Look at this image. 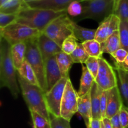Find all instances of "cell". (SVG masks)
<instances>
[{
    "label": "cell",
    "instance_id": "obj_1",
    "mask_svg": "<svg viewBox=\"0 0 128 128\" xmlns=\"http://www.w3.org/2000/svg\"><path fill=\"white\" fill-rule=\"evenodd\" d=\"M0 87L7 88L14 99L20 92L17 70L11 56V45L0 37Z\"/></svg>",
    "mask_w": 128,
    "mask_h": 128
},
{
    "label": "cell",
    "instance_id": "obj_2",
    "mask_svg": "<svg viewBox=\"0 0 128 128\" xmlns=\"http://www.w3.org/2000/svg\"><path fill=\"white\" fill-rule=\"evenodd\" d=\"M65 14H68L67 11H55L27 7L18 14L16 22L42 32L50 22Z\"/></svg>",
    "mask_w": 128,
    "mask_h": 128
},
{
    "label": "cell",
    "instance_id": "obj_3",
    "mask_svg": "<svg viewBox=\"0 0 128 128\" xmlns=\"http://www.w3.org/2000/svg\"><path fill=\"white\" fill-rule=\"evenodd\" d=\"M22 96L30 111H34L50 121V114L45 100L46 92L38 86L27 82L18 74Z\"/></svg>",
    "mask_w": 128,
    "mask_h": 128
},
{
    "label": "cell",
    "instance_id": "obj_4",
    "mask_svg": "<svg viewBox=\"0 0 128 128\" xmlns=\"http://www.w3.org/2000/svg\"><path fill=\"white\" fill-rule=\"evenodd\" d=\"M82 14L71 20L77 22L86 19H91L99 23L112 14L114 0H84L81 2Z\"/></svg>",
    "mask_w": 128,
    "mask_h": 128
},
{
    "label": "cell",
    "instance_id": "obj_5",
    "mask_svg": "<svg viewBox=\"0 0 128 128\" xmlns=\"http://www.w3.org/2000/svg\"><path fill=\"white\" fill-rule=\"evenodd\" d=\"M38 38L26 41L25 60L28 62L34 71L40 88L46 92L47 85L45 75L44 61L43 60L38 46Z\"/></svg>",
    "mask_w": 128,
    "mask_h": 128
},
{
    "label": "cell",
    "instance_id": "obj_6",
    "mask_svg": "<svg viewBox=\"0 0 128 128\" xmlns=\"http://www.w3.org/2000/svg\"><path fill=\"white\" fill-rule=\"evenodd\" d=\"M41 33V32L38 30L17 22L7 27L0 28V37L6 40L11 46L37 38Z\"/></svg>",
    "mask_w": 128,
    "mask_h": 128
},
{
    "label": "cell",
    "instance_id": "obj_7",
    "mask_svg": "<svg viewBox=\"0 0 128 128\" xmlns=\"http://www.w3.org/2000/svg\"><path fill=\"white\" fill-rule=\"evenodd\" d=\"M72 22L70 16L65 14L50 22L42 32L61 47L64 41L73 34Z\"/></svg>",
    "mask_w": 128,
    "mask_h": 128
},
{
    "label": "cell",
    "instance_id": "obj_8",
    "mask_svg": "<svg viewBox=\"0 0 128 128\" xmlns=\"http://www.w3.org/2000/svg\"><path fill=\"white\" fill-rule=\"evenodd\" d=\"M79 95L72 86L70 78L68 80L61 104L60 116L71 121L72 116L78 112Z\"/></svg>",
    "mask_w": 128,
    "mask_h": 128
},
{
    "label": "cell",
    "instance_id": "obj_9",
    "mask_svg": "<svg viewBox=\"0 0 128 128\" xmlns=\"http://www.w3.org/2000/svg\"><path fill=\"white\" fill-rule=\"evenodd\" d=\"M68 79L62 78L51 90L45 93V100L49 112L54 116H60L61 101Z\"/></svg>",
    "mask_w": 128,
    "mask_h": 128
},
{
    "label": "cell",
    "instance_id": "obj_10",
    "mask_svg": "<svg viewBox=\"0 0 128 128\" xmlns=\"http://www.w3.org/2000/svg\"><path fill=\"white\" fill-rule=\"evenodd\" d=\"M99 63L100 68L95 82L104 91H108L118 86L117 74L114 69L102 57L99 58Z\"/></svg>",
    "mask_w": 128,
    "mask_h": 128
},
{
    "label": "cell",
    "instance_id": "obj_11",
    "mask_svg": "<svg viewBox=\"0 0 128 128\" xmlns=\"http://www.w3.org/2000/svg\"><path fill=\"white\" fill-rule=\"evenodd\" d=\"M121 20L115 14H111L101 22L96 29L95 40L100 43L106 41L115 31H118Z\"/></svg>",
    "mask_w": 128,
    "mask_h": 128
},
{
    "label": "cell",
    "instance_id": "obj_12",
    "mask_svg": "<svg viewBox=\"0 0 128 128\" xmlns=\"http://www.w3.org/2000/svg\"><path fill=\"white\" fill-rule=\"evenodd\" d=\"M37 43L44 61L62 51L61 46L43 32H41L38 38Z\"/></svg>",
    "mask_w": 128,
    "mask_h": 128
},
{
    "label": "cell",
    "instance_id": "obj_13",
    "mask_svg": "<svg viewBox=\"0 0 128 128\" xmlns=\"http://www.w3.org/2000/svg\"><path fill=\"white\" fill-rule=\"evenodd\" d=\"M47 92L51 90L62 78L58 64L56 56H51L44 61Z\"/></svg>",
    "mask_w": 128,
    "mask_h": 128
},
{
    "label": "cell",
    "instance_id": "obj_14",
    "mask_svg": "<svg viewBox=\"0 0 128 128\" xmlns=\"http://www.w3.org/2000/svg\"><path fill=\"white\" fill-rule=\"evenodd\" d=\"M84 0H39L32 2H26L31 8L44 9L55 11H67L68 8L74 1H81Z\"/></svg>",
    "mask_w": 128,
    "mask_h": 128
},
{
    "label": "cell",
    "instance_id": "obj_15",
    "mask_svg": "<svg viewBox=\"0 0 128 128\" xmlns=\"http://www.w3.org/2000/svg\"><path fill=\"white\" fill-rule=\"evenodd\" d=\"M107 97L108 102L106 118L111 119L120 112V110L123 106L118 86H116L107 91Z\"/></svg>",
    "mask_w": 128,
    "mask_h": 128
},
{
    "label": "cell",
    "instance_id": "obj_16",
    "mask_svg": "<svg viewBox=\"0 0 128 128\" xmlns=\"http://www.w3.org/2000/svg\"><path fill=\"white\" fill-rule=\"evenodd\" d=\"M78 112L83 118L86 128H89L92 120V106L90 91L84 96H79Z\"/></svg>",
    "mask_w": 128,
    "mask_h": 128
},
{
    "label": "cell",
    "instance_id": "obj_17",
    "mask_svg": "<svg viewBox=\"0 0 128 128\" xmlns=\"http://www.w3.org/2000/svg\"><path fill=\"white\" fill-rule=\"evenodd\" d=\"M118 76V86L122 98V103L128 109V72L115 68Z\"/></svg>",
    "mask_w": 128,
    "mask_h": 128
},
{
    "label": "cell",
    "instance_id": "obj_18",
    "mask_svg": "<svg viewBox=\"0 0 128 128\" xmlns=\"http://www.w3.org/2000/svg\"><path fill=\"white\" fill-rule=\"evenodd\" d=\"M102 89L94 82L90 91L91 94V106H92V119L102 120L100 110V95Z\"/></svg>",
    "mask_w": 128,
    "mask_h": 128
},
{
    "label": "cell",
    "instance_id": "obj_19",
    "mask_svg": "<svg viewBox=\"0 0 128 128\" xmlns=\"http://www.w3.org/2000/svg\"><path fill=\"white\" fill-rule=\"evenodd\" d=\"M95 81L94 78L91 72L88 70L87 67L82 64V74L80 80V89L78 90L79 96H82L88 93L92 88V84Z\"/></svg>",
    "mask_w": 128,
    "mask_h": 128
},
{
    "label": "cell",
    "instance_id": "obj_20",
    "mask_svg": "<svg viewBox=\"0 0 128 128\" xmlns=\"http://www.w3.org/2000/svg\"><path fill=\"white\" fill-rule=\"evenodd\" d=\"M72 28L73 35L78 40L83 42L90 40H95L96 30L89 29L79 26L77 22L72 21Z\"/></svg>",
    "mask_w": 128,
    "mask_h": 128
},
{
    "label": "cell",
    "instance_id": "obj_21",
    "mask_svg": "<svg viewBox=\"0 0 128 128\" xmlns=\"http://www.w3.org/2000/svg\"><path fill=\"white\" fill-rule=\"evenodd\" d=\"M101 45L102 53H108L110 55L121 48V41L119 30L115 31L106 41L101 43Z\"/></svg>",
    "mask_w": 128,
    "mask_h": 128
},
{
    "label": "cell",
    "instance_id": "obj_22",
    "mask_svg": "<svg viewBox=\"0 0 128 128\" xmlns=\"http://www.w3.org/2000/svg\"><path fill=\"white\" fill-rule=\"evenodd\" d=\"M26 42H19L11 46V56L16 70H18L25 61Z\"/></svg>",
    "mask_w": 128,
    "mask_h": 128
},
{
    "label": "cell",
    "instance_id": "obj_23",
    "mask_svg": "<svg viewBox=\"0 0 128 128\" xmlns=\"http://www.w3.org/2000/svg\"><path fill=\"white\" fill-rule=\"evenodd\" d=\"M56 58L62 78H70L69 72L71 66L74 63L71 55L61 51L56 55Z\"/></svg>",
    "mask_w": 128,
    "mask_h": 128
},
{
    "label": "cell",
    "instance_id": "obj_24",
    "mask_svg": "<svg viewBox=\"0 0 128 128\" xmlns=\"http://www.w3.org/2000/svg\"><path fill=\"white\" fill-rule=\"evenodd\" d=\"M27 7L28 6L24 0H8L0 6V12L18 15L22 10Z\"/></svg>",
    "mask_w": 128,
    "mask_h": 128
},
{
    "label": "cell",
    "instance_id": "obj_25",
    "mask_svg": "<svg viewBox=\"0 0 128 128\" xmlns=\"http://www.w3.org/2000/svg\"><path fill=\"white\" fill-rule=\"evenodd\" d=\"M18 74L21 76L22 78L26 80L27 82H30L33 85L40 86L37 77L36 76L34 71L32 70L31 65L28 63L27 61L25 60L23 62L21 67L17 70Z\"/></svg>",
    "mask_w": 128,
    "mask_h": 128
},
{
    "label": "cell",
    "instance_id": "obj_26",
    "mask_svg": "<svg viewBox=\"0 0 128 128\" xmlns=\"http://www.w3.org/2000/svg\"><path fill=\"white\" fill-rule=\"evenodd\" d=\"M112 14L121 21H128V0H114Z\"/></svg>",
    "mask_w": 128,
    "mask_h": 128
},
{
    "label": "cell",
    "instance_id": "obj_27",
    "mask_svg": "<svg viewBox=\"0 0 128 128\" xmlns=\"http://www.w3.org/2000/svg\"><path fill=\"white\" fill-rule=\"evenodd\" d=\"M82 44L90 56L98 58L102 57L101 43L96 40L85 41L82 42Z\"/></svg>",
    "mask_w": 128,
    "mask_h": 128
},
{
    "label": "cell",
    "instance_id": "obj_28",
    "mask_svg": "<svg viewBox=\"0 0 128 128\" xmlns=\"http://www.w3.org/2000/svg\"><path fill=\"white\" fill-rule=\"evenodd\" d=\"M71 56L75 63L85 64L88 58L90 55L86 52V50L84 48L82 42H78L77 47L74 51L71 54Z\"/></svg>",
    "mask_w": 128,
    "mask_h": 128
},
{
    "label": "cell",
    "instance_id": "obj_29",
    "mask_svg": "<svg viewBox=\"0 0 128 128\" xmlns=\"http://www.w3.org/2000/svg\"><path fill=\"white\" fill-rule=\"evenodd\" d=\"M34 128H51L50 121L34 111H30Z\"/></svg>",
    "mask_w": 128,
    "mask_h": 128
},
{
    "label": "cell",
    "instance_id": "obj_30",
    "mask_svg": "<svg viewBox=\"0 0 128 128\" xmlns=\"http://www.w3.org/2000/svg\"><path fill=\"white\" fill-rule=\"evenodd\" d=\"M121 48L128 52V21H121L119 28Z\"/></svg>",
    "mask_w": 128,
    "mask_h": 128
},
{
    "label": "cell",
    "instance_id": "obj_31",
    "mask_svg": "<svg viewBox=\"0 0 128 128\" xmlns=\"http://www.w3.org/2000/svg\"><path fill=\"white\" fill-rule=\"evenodd\" d=\"M78 43V42L76 38L73 34L71 35L64 41L61 46L62 51L68 54H71L76 48Z\"/></svg>",
    "mask_w": 128,
    "mask_h": 128
},
{
    "label": "cell",
    "instance_id": "obj_32",
    "mask_svg": "<svg viewBox=\"0 0 128 128\" xmlns=\"http://www.w3.org/2000/svg\"><path fill=\"white\" fill-rule=\"evenodd\" d=\"M51 128H71L70 121L61 116H54L50 114Z\"/></svg>",
    "mask_w": 128,
    "mask_h": 128
},
{
    "label": "cell",
    "instance_id": "obj_33",
    "mask_svg": "<svg viewBox=\"0 0 128 128\" xmlns=\"http://www.w3.org/2000/svg\"><path fill=\"white\" fill-rule=\"evenodd\" d=\"M85 66L87 67L88 70L91 72L95 80L98 73L99 68H100L99 58L90 56L88 60L85 62Z\"/></svg>",
    "mask_w": 128,
    "mask_h": 128
},
{
    "label": "cell",
    "instance_id": "obj_34",
    "mask_svg": "<svg viewBox=\"0 0 128 128\" xmlns=\"http://www.w3.org/2000/svg\"><path fill=\"white\" fill-rule=\"evenodd\" d=\"M82 6L80 1H74L71 2L68 8L67 13L71 16V18H74L80 16L82 14Z\"/></svg>",
    "mask_w": 128,
    "mask_h": 128
},
{
    "label": "cell",
    "instance_id": "obj_35",
    "mask_svg": "<svg viewBox=\"0 0 128 128\" xmlns=\"http://www.w3.org/2000/svg\"><path fill=\"white\" fill-rule=\"evenodd\" d=\"M18 15L0 12V28L7 27L17 21Z\"/></svg>",
    "mask_w": 128,
    "mask_h": 128
},
{
    "label": "cell",
    "instance_id": "obj_36",
    "mask_svg": "<svg viewBox=\"0 0 128 128\" xmlns=\"http://www.w3.org/2000/svg\"><path fill=\"white\" fill-rule=\"evenodd\" d=\"M107 91L101 90V95H100V110L102 117V120L106 118V110H107Z\"/></svg>",
    "mask_w": 128,
    "mask_h": 128
},
{
    "label": "cell",
    "instance_id": "obj_37",
    "mask_svg": "<svg viewBox=\"0 0 128 128\" xmlns=\"http://www.w3.org/2000/svg\"><path fill=\"white\" fill-rule=\"evenodd\" d=\"M128 55V51L125 50L124 49L121 48L119 50H118L117 51H115L114 53H112L111 56L115 60V62H118V63H121V62H123L124 61Z\"/></svg>",
    "mask_w": 128,
    "mask_h": 128
},
{
    "label": "cell",
    "instance_id": "obj_38",
    "mask_svg": "<svg viewBox=\"0 0 128 128\" xmlns=\"http://www.w3.org/2000/svg\"><path fill=\"white\" fill-rule=\"evenodd\" d=\"M119 115L122 127L123 128H128V109L124 105L120 110Z\"/></svg>",
    "mask_w": 128,
    "mask_h": 128
},
{
    "label": "cell",
    "instance_id": "obj_39",
    "mask_svg": "<svg viewBox=\"0 0 128 128\" xmlns=\"http://www.w3.org/2000/svg\"><path fill=\"white\" fill-rule=\"evenodd\" d=\"M111 124H112V128H123L121 123L120 120V115L119 113L114 116L112 118L110 119Z\"/></svg>",
    "mask_w": 128,
    "mask_h": 128
},
{
    "label": "cell",
    "instance_id": "obj_40",
    "mask_svg": "<svg viewBox=\"0 0 128 128\" xmlns=\"http://www.w3.org/2000/svg\"><path fill=\"white\" fill-rule=\"evenodd\" d=\"M114 64L116 66V68L121 69L124 71L128 72V55L123 62H121V63H118V62H114Z\"/></svg>",
    "mask_w": 128,
    "mask_h": 128
},
{
    "label": "cell",
    "instance_id": "obj_41",
    "mask_svg": "<svg viewBox=\"0 0 128 128\" xmlns=\"http://www.w3.org/2000/svg\"><path fill=\"white\" fill-rule=\"evenodd\" d=\"M101 122H102V120L92 119L89 128H101Z\"/></svg>",
    "mask_w": 128,
    "mask_h": 128
},
{
    "label": "cell",
    "instance_id": "obj_42",
    "mask_svg": "<svg viewBox=\"0 0 128 128\" xmlns=\"http://www.w3.org/2000/svg\"><path fill=\"white\" fill-rule=\"evenodd\" d=\"M102 122L104 128H112V124H111L110 119L105 118L104 119L102 120Z\"/></svg>",
    "mask_w": 128,
    "mask_h": 128
},
{
    "label": "cell",
    "instance_id": "obj_43",
    "mask_svg": "<svg viewBox=\"0 0 128 128\" xmlns=\"http://www.w3.org/2000/svg\"><path fill=\"white\" fill-rule=\"evenodd\" d=\"M8 1V0H0V6L2 5L3 4H4L5 2H7Z\"/></svg>",
    "mask_w": 128,
    "mask_h": 128
},
{
    "label": "cell",
    "instance_id": "obj_44",
    "mask_svg": "<svg viewBox=\"0 0 128 128\" xmlns=\"http://www.w3.org/2000/svg\"><path fill=\"white\" fill-rule=\"evenodd\" d=\"M26 2H32V1H39V0H24Z\"/></svg>",
    "mask_w": 128,
    "mask_h": 128
},
{
    "label": "cell",
    "instance_id": "obj_45",
    "mask_svg": "<svg viewBox=\"0 0 128 128\" xmlns=\"http://www.w3.org/2000/svg\"><path fill=\"white\" fill-rule=\"evenodd\" d=\"M101 128H104L103 124H102V122H101Z\"/></svg>",
    "mask_w": 128,
    "mask_h": 128
}]
</instances>
